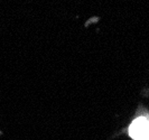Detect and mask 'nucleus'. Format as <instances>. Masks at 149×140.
Wrapping results in <instances>:
<instances>
[{
	"label": "nucleus",
	"instance_id": "f257e3e1",
	"mask_svg": "<svg viewBox=\"0 0 149 140\" xmlns=\"http://www.w3.org/2000/svg\"><path fill=\"white\" fill-rule=\"evenodd\" d=\"M129 133L134 140H149V119L137 118L130 125Z\"/></svg>",
	"mask_w": 149,
	"mask_h": 140
}]
</instances>
